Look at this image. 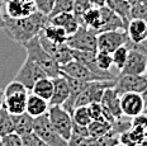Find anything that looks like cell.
<instances>
[{"instance_id":"cell-27","label":"cell","mask_w":147,"mask_h":146,"mask_svg":"<svg viewBox=\"0 0 147 146\" xmlns=\"http://www.w3.org/2000/svg\"><path fill=\"white\" fill-rule=\"evenodd\" d=\"M14 132L13 117L5 108H0V137Z\"/></svg>"},{"instance_id":"cell-13","label":"cell","mask_w":147,"mask_h":146,"mask_svg":"<svg viewBox=\"0 0 147 146\" xmlns=\"http://www.w3.org/2000/svg\"><path fill=\"white\" fill-rule=\"evenodd\" d=\"M100 13H102V28H100L99 33L127 28V24L124 20L115 11H113L108 5L100 7Z\"/></svg>"},{"instance_id":"cell-41","label":"cell","mask_w":147,"mask_h":146,"mask_svg":"<svg viewBox=\"0 0 147 146\" xmlns=\"http://www.w3.org/2000/svg\"><path fill=\"white\" fill-rule=\"evenodd\" d=\"M132 127H138V128H147V114L141 113L132 118Z\"/></svg>"},{"instance_id":"cell-45","label":"cell","mask_w":147,"mask_h":146,"mask_svg":"<svg viewBox=\"0 0 147 146\" xmlns=\"http://www.w3.org/2000/svg\"><path fill=\"white\" fill-rule=\"evenodd\" d=\"M93 7H103L105 5V0H90Z\"/></svg>"},{"instance_id":"cell-36","label":"cell","mask_w":147,"mask_h":146,"mask_svg":"<svg viewBox=\"0 0 147 146\" xmlns=\"http://www.w3.org/2000/svg\"><path fill=\"white\" fill-rule=\"evenodd\" d=\"M22 140H23V146H50L48 144H46L41 137H38L34 132H30L26 136H22Z\"/></svg>"},{"instance_id":"cell-6","label":"cell","mask_w":147,"mask_h":146,"mask_svg":"<svg viewBox=\"0 0 147 146\" xmlns=\"http://www.w3.org/2000/svg\"><path fill=\"white\" fill-rule=\"evenodd\" d=\"M45 76H47V74H46L43 70L39 68L33 60H30L29 57L26 56V60H24L23 65L19 68L14 79L20 81L28 90H32L36 81L45 78Z\"/></svg>"},{"instance_id":"cell-31","label":"cell","mask_w":147,"mask_h":146,"mask_svg":"<svg viewBox=\"0 0 147 146\" xmlns=\"http://www.w3.org/2000/svg\"><path fill=\"white\" fill-rule=\"evenodd\" d=\"M96 64L99 69L103 71H112V69L114 68L112 53L105 52V51H98L96 52Z\"/></svg>"},{"instance_id":"cell-30","label":"cell","mask_w":147,"mask_h":146,"mask_svg":"<svg viewBox=\"0 0 147 146\" xmlns=\"http://www.w3.org/2000/svg\"><path fill=\"white\" fill-rule=\"evenodd\" d=\"M131 128H132V118L124 114L115 118V121L112 123V131L117 135H121L125 131H129Z\"/></svg>"},{"instance_id":"cell-7","label":"cell","mask_w":147,"mask_h":146,"mask_svg":"<svg viewBox=\"0 0 147 146\" xmlns=\"http://www.w3.org/2000/svg\"><path fill=\"white\" fill-rule=\"evenodd\" d=\"M98 51H105L113 53L118 47L128 42V34L125 29H115L98 33Z\"/></svg>"},{"instance_id":"cell-33","label":"cell","mask_w":147,"mask_h":146,"mask_svg":"<svg viewBox=\"0 0 147 146\" xmlns=\"http://www.w3.org/2000/svg\"><path fill=\"white\" fill-rule=\"evenodd\" d=\"M91 7H93V5H91L90 0H74L72 13H74V16L76 17V19L79 20V23H80V19L82 17V14H84L85 11H86L89 8H91Z\"/></svg>"},{"instance_id":"cell-39","label":"cell","mask_w":147,"mask_h":146,"mask_svg":"<svg viewBox=\"0 0 147 146\" xmlns=\"http://www.w3.org/2000/svg\"><path fill=\"white\" fill-rule=\"evenodd\" d=\"M34 3L37 10L46 14V16H50L55 5V0H34Z\"/></svg>"},{"instance_id":"cell-42","label":"cell","mask_w":147,"mask_h":146,"mask_svg":"<svg viewBox=\"0 0 147 146\" xmlns=\"http://www.w3.org/2000/svg\"><path fill=\"white\" fill-rule=\"evenodd\" d=\"M72 132L78 133V135H81V136H85V137H90V136H89L88 126H81V124H78L75 122L72 124Z\"/></svg>"},{"instance_id":"cell-32","label":"cell","mask_w":147,"mask_h":146,"mask_svg":"<svg viewBox=\"0 0 147 146\" xmlns=\"http://www.w3.org/2000/svg\"><path fill=\"white\" fill-rule=\"evenodd\" d=\"M74 9V0H55V5L52 9L51 14L48 17L56 16L59 13H63V11H72Z\"/></svg>"},{"instance_id":"cell-37","label":"cell","mask_w":147,"mask_h":146,"mask_svg":"<svg viewBox=\"0 0 147 146\" xmlns=\"http://www.w3.org/2000/svg\"><path fill=\"white\" fill-rule=\"evenodd\" d=\"M131 17L143 19L147 22V9L141 3H133L131 4Z\"/></svg>"},{"instance_id":"cell-11","label":"cell","mask_w":147,"mask_h":146,"mask_svg":"<svg viewBox=\"0 0 147 146\" xmlns=\"http://www.w3.org/2000/svg\"><path fill=\"white\" fill-rule=\"evenodd\" d=\"M121 108L124 116L133 118L143 113V99L140 93L121 94Z\"/></svg>"},{"instance_id":"cell-17","label":"cell","mask_w":147,"mask_h":146,"mask_svg":"<svg viewBox=\"0 0 147 146\" xmlns=\"http://www.w3.org/2000/svg\"><path fill=\"white\" fill-rule=\"evenodd\" d=\"M125 31L131 42L142 43L147 39V22L138 18H132L128 22Z\"/></svg>"},{"instance_id":"cell-16","label":"cell","mask_w":147,"mask_h":146,"mask_svg":"<svg viewBox=\"0 0 147 146\" xmlns=\"http://www.w3.org/2000/svg\"><path fill=\"white\" fill-rule=\"evenodd\" d=\"M48 18H50V23L65 29L67 36L74 34L80 27V23L76 19V17L74 16L72 11H63V13H59L56 16H52Z\"/></svg>"},{"instance_id":"cell-46","label":"cell","mask_w":147,"mask_h":146,"mask_svg":"<svg viewBox=\"0 0 147 146\" xmlns=\"http://www.w3.org/2000/svg\"><path fill=\"white\" fill-rule=\"evenodd\" d=\"M133 3H141L147 9V0H133V1H131V4H133Z\"/></svg>"},{"instance_id":"cell-2","label":"cell","mask_w":147,"mask_h":146,"mask_svg":"<svg viewBox=\"0 0 147 146\" xmlns=\"http://www.w3.org/2000/svg\"><path fill=\"white\" fill-rule=\"evenodd\" d=\"M23 47L26 48L27 57L33 60V61L47 74V76L56 78L61 74L60 64L43 48L38 36L33 37L30 41L27 42L26 45H23Z\"/></svg>"},{"instance_id":"cell-35","label":"cell","mask_w":147,"mask_h":146,"mask_svg":"<svg viewBox=\"0 0 147 146\" xmlns=\"http://www.w3.org/2000/svg\"><path fill=\"white\" fill-rule=\"evenodd\" d=\"M23 92H28L24 85L18 80H14L10 81L4 89V97H8V95H11V94H15V93H23Z\"/></svg>"},{"instance_id":"cell-20","label":"cell","mask_w":147,"mask_h":146,"mask_svg":"<svg viewBox=\"0 0 147 146\" xmlns=\"http://www.w3.org/2000/svg\"><path fill=\"white\" fill-rule=\"evenodd\" d=\"M50 108V103L41 97L36 95L34 93L28 94V99H27V113H29L33 118L42 116L48 112Z\"/></svg>"},{"instance_id":"cell-8","label":"cell","mask_w":147,"mask_h":146,"mask_svg":"<svg viewBox=\"0 0 147 146\" xmlns=\"http://www.w3.org/2000/svg\"><path fill=\"white\" fill-rule=\"evenodd\" d=\"M114 88L119 94L123 93H142L147 88L146 75H134V74H121L119 72L115 79Z\"/></svg>"},{"instance_id":"cell-10","label":"cell","mask_w":147,"mask_h":146,"mask_svg":"<svg viewBox=\"0 0 147 146\" xmlns=\"http://www.w3.org/2000/svg\"><path fill=\"white\" fill-rule=\"evenodd\" d=\"M61 74H65L67 76H71L82 81H95V80H103L98 75H95L90 69H88L84 64L79 62L78 60L74 59L72 61L60 66Z\"/></svg>"},{"instance_id":"cell-40","label":"cell","mask_w":147,"mask_h":146,"mask_svg":"<svg viewBox=\"0 0 147 146\" xmlns=\"http://www.w3.org/2000/svg\"><path fill=\"white\" fill-rule=\"evenodd\" d=\"M89 141H90V137H85V136L72 132V135L67 140V146H89Z\"/></svg>"},{"instance_id":"cell-12","label":"cell","mask_w":147,"mask_h":146,"mask_svg":"<svg viewBox=\"0 0 147 146\" xmlns=\"http://www.w3.org/2000/svg\"><path fill=\"white\" fill-rule=\"evenodd\" d=\"M5 7V16L10 18H23L36 13L37 7L34 1H24V0H10Z\"/></svg>"},{"instance_id":"cell-24","label":"cell","mask_w":147,"mask_h":146,"mask_svg":"<svg viewBox=\"0 0 147 146\" xmlns=\"http://www.w3.org/2000/svg\"><path fill=\"white\" fill-rule=\"evenodd\" d=\"M39 33L43 34L47 39H50L52 42H56V43H65L67 38H69L65 29L59 26H55L52 23H48Z\"/></svg>"},{"instance_id":"cell-18","label":"cell","mask_w":147,"mask_h":146,"mask_svg":"<svg viewBox=\"0 0 147 146\" xmlns=\"http://www.w3.org/2000/svg\"><path fill=\"white\" fill-rule=\"evenodd\" d=\"M100 103L105 108H108L115 118L123 116V112H122V108H121V94L117 92V89L114 87L107 88L104 90Z\"/></svg>"},{"instance_id":"cell-34","label":"cell","mask_w":147,"mask_h":146,"mask_svg":"<svg viewBox=\"0 0 147 146\" xmlns=\"http://www.w3.org/2000/svg\"><path fill=\"white\" fill-rule=\"evenodd\" d=\"M3 146H23L22 136L18 135L17 132H11L1 137Z\"/></svg>"},{"instance_id":"cell-23","label":"cell","mask_w":147,"mask_h":146,"mask_svg":"<svg viewBox=\"0 0 147 146\" xmlns=\"http://www.w3.org/2000/svg\"><path fill=\"white\" fill-rule=\"evenodd\" d=\"M105 5L118 14L119 17L128 24L132 17H131V3L128 0H105Z\"/></svg>"},{"instance_id":"cell-14","label":"cell","mask_w":147,"mask_h":146,"mask_svg":"<svg viewBox=\"0 0 147 146\" xmlns=\"http://www.w3.org/2000/svg\"><path fill=\"white\" fill-rule=\"evenodd\" d=\"M27 99H28V92L15 93L11 95L4 97L3 108H5L10 114H22L27 111Z\"/></svg>"},{"instance_id":"cell-15","label":"cell","mask_w":147,"mask_h":146,"mask_svg":"<svg viewBox=\"0 0 147 146\" xmlns=\"http://www.w3.org/2000/svg\"><path fill=\"white\" fill-rule=\"evenodd\" d=\"M70 97V87L62 74L53 78V94L50 99V105H62Z\"/></svg>"},{"instance_id":"cell-47","label":"cell","mask_w":147,"mask_h":146,"mask_svg":"<svg viewBox=\"0 0 147 146\" xmlns=\"http://www.w3.org/2000/svg\"><path fill=\"white\" fill-rule=\"evenodd\" d=\"M3 102H4V89H0V108L3 107Z\"/></svg>"},{"instance_id":"cell-28","label":"cell","mask_w":147,"mask_h":146,"mask_svg":"<svg viewBox=\"0 0 147 146\" xmlns=\"http://www.w3.org/2000/svg\"><path fill=\"white\" fill-rule=\"evenodd\" d=\"M128 52H129L128 46L127 45H123V46L118 47L117 50L112 53L113 64H114V68L118 72H121L122 70H123L125 62H127V59H128Z\"/></svg>"},{"instance_id":"cell-9","label":"cell","mask_w":147,"mask_h":146,"mask_svg":"<svg viewBox=\"0 0 147 146\" xmlns=\"http://www.w3.org/2000/svg\"><path fill=\"white\" fill-rule=\"evenodd\" d=\"M38 37H39V41H41L43 48L60 64V66L65 65V64L74 60L72 48L70 47L66 42L65 43H56V42H52L50 39H47L43 34H41V33L38 34Z\"/></svg>"},{"instance_id":"cell-1","label":"cell","mask_w":147,"mask_h":146,"mask_svg":"<svg viewBox=\"0 0 147 146\" xmlns=\"http://www.w3.org/2000/svg\"><path fill=\"white\" fill-rule=\"evenodd\" d=\"M50 23V18L37 10L36 13L23 18H10L4 14V32L11 41L26 45Z\"/></svg>"},{"instance_id":"cell-5","label":"cell","mask_w":147,"mask_h":146,"mask_svg":"<svg viewBox=\"0 0 147 146\" xmlns=\"http://www.w3.org/2000/svg\"><path fill=\"white\" fill-rule=\"evenodd\" d=\"M66 43L75 51H98V36L96 33L80 26L74 34L69 36Z\"/></svg>"},{"instance_id":"cell-19","label":"cell","mask_w":147,"mask_h":146,"mask_svg":"<svg viewBox=\"0 0 147 146\" xmlns=\"http://www.w3.org/2000/svg\"><path fill=\"white\" fill-rule=\"evenodd\" d=\"M80 26L86 27L88 29L93 31L94 33H99L102 28V13L100 7H91L89 8L80 19Z\"/></svg>"},{"instance_id":"cell-4","label":"cell","mask_w":147,"mask_h":146,"mask_svg":"<svg viewBox=\"0 0 147 146\" xmlns=\"http://www.w3.org/2000/svg\"><path fill=\"white\" fill-rule=\"evenodd\" d=\"M47 113L53 128L57 131V133L61 137L67 141L70 136L72 135V116L61 105H50Z\"/></svg>"},{"instance_id":"cell-29","label":"cell","mask_w":147,"mask_h":146,"mask_svg":"<svg viewBox=\"0 0 147 146\" xmlns=\"http://www.w3.org/2000/svg\"><path fill=\"white\" fill-rule=\"evenodd\" d=\"M72 120L75 123L81 124V126H89V123L91 122V116L89 113L88 105L84 107H76L75 111L72 113Z\"/></svg>"},{"instance_id":"cell-26","label":"cell","mask_w":147,"mask_h":146,"mask_svg":"<svg viewBox=\"0 0 147 146\" xmlns=\"http://www.w3.org/2000/svg\"><path fill=\"white\" fill-rule=\"evenodd\" d=\"M119 145V135L114 133L112 130L108 133L100 137L91 139L89 141V146H118Z\"/></svg>"},{"instance_id":"cell-38","label":"cell","mask_w":147,"mask_h":146,"mask_svg":"<svg viewBox=\"0 0 147 146\" xmlns=\"http://www.w3.org/2000/svg\"><path fill=\"white\" fill-rule=\"evenodd\" d=\"M88 108H89V113H90V116H91V120H104L103 104L100 102L91 103V104L88 105ZM107 122H108V121H107Z\"/></svg>"},{"instance_id":"cell-51","label":"cell","mask_w":147,"mask_h":146,"mask_svg":"<svg viewBox=\"0 0 147 146\" xmlns=\"http://www.w3.org/2000/svg\"><path fill=\"white\" fill-rule=\"evenodd\" d=\"M146 76H147V74H146Z\"/></svg>"},{"instance_id":"cell-44","label":"cell","mask_w":147,"mask_h":146,"mask_svg":"<svg viewBox=\"0 0 147 146\" xmlns=\"http://www.w3.org/2000/svg\"><path fill=\"white\" fill-rule=\"evenodd\" d=\"M3 8H4V4L0 0V29H4V14H3Z\"/></svg>"},{"instance_id":"cell-50","label":"cell","mask_w":147,"mask_h":146,"mask_svg":"<svg viewBox=\"0 0 147 146\" xmlns=\"http://www.w3.org/2000/svg\"><path fill=\"white\" fill-rule=\"evenodd\" d=\"M0 146H3V144H1V137H0Z\"/></svg>"},{"instance_id":"cell-52","label":"cell","mask_w":147,"mask_h":146,"mask_svg":"<svg viewBox=\"0 0 147 146\" xmlns=\"http://www.w3.org/2000/svg\"><path fill=\"white\" fill-rule=\"evenodd\" d=\"M128 1H129V0H128Z\"/></svg>"},{"instance_id":"cell-22","label":"cell","mask_w":147,"mask_h":146,"mask_svg":"<svg viewBox=\"0 0 147 146\" xmlns=\"http://www.w3.org/2000/svg\"><path fill=\"white\" fill-rule=\"evenodd\" d=\"M32 93L50 102L52 94H53V78L45 76L37 80L32 88Z\"/></svg>"},{"instance_id":"cell-25","label":"cell","mask_w":147,"mask_h":146,"mask_svg":"<svg viewBox=\"0 0 147 146\" xmlns=\"http://www.w3.org/2000/svg\"><path fill=\"white\" fill-rule=\"evenodd\" d=\"M89 130V136L91 139L100 137V136L108 133L112 130V123L107 122L104 120H93L88 126Z\"/></svg>"},{"instance_id":"cell-49","label":"cell","mask_w":147,"mask_h":146,"mask_svg":"<svg viewBox=\"0 0 147 146\" xmlns=\"http://www.w3.org/2000/svg\"><path fill=\"white\" fill-rule=\"evenodd\" d=\"M145 135H146V139H147V128H146V131H145Z\"/></svg>"},{"instance_id":"cell-21","label":"cell","mask_w":147,"mask_h":146,"mask_svg":"<svg viewBox=\"0 0 147 146\" xmlns=\"http://www.w3.org/2000/svg\"><path fill=\"white\" fill-rule=\"evenodd\" d=\"M14 123V132H17L20 136H26L28 133L33 132V123H34V118L29 113L24 112L22 114H11Z\"/></svg>"},{"instance_id":"cell-48","label":"cell","mask_w":147,"mask_h":146,"mask_svg":"<svg viewBox=\"0 0 147 146\" xmlns=\"http://www.w3.org/2000/svg\"><path fill=\"white\" fill-rule=\"evenodd\" d=\"M1 1H3V4H7V3L10 1V0H1Z\"/></svg>"},{"instance_id":"cell-3","label":"cell","mask_w":147,"mask_h":146,"mask_svg":"<svg viewBox=\"0 0 147 146\" xmlns=\"http://www.w3.org/2000/svg\"><path fill=\"white\" fill-rule=\"evenodd\" d=\"M33 132L50 146H67V141L61 137L57 133V131L53 128L50 117H48V113L34 117Z\"/></svg>"},{"instance_id":"cell-43","label":"cell","mask_w":147,"mask_h":146,"mask_svg":"<svg viewBox=\"0 0 147 146\" xmlns=\"http://www.w3.org/2000/svg\"><path fill=\"white\" fill-rule=\"evenodd\" d=\"M141 95H142V99H143V113L147 114V88L141 93Z\"/></svg>"}]
</instances>
